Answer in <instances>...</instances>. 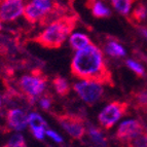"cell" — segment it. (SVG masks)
Instances as JSON below:
<instances>
[{
	"mask_svg": "<svg viewBox=\"0 0 147 147\" xmlns=\"http://www.w3.org/2000/svg\"><path fill=\"white\" fill-rule=\"evenodd\" d=\"M71 73L81 80H93L101 84L114 86L112 73L107 66L103 53L93 43L77 51L74 55L71 62Z\"/></svg>",
	"mask_w": 147,
	"mask_h": 147,
	"instance_id": "obj_1",
	"label": "cell"
},
{
	"mask_svg": "<svg viewBox=\"0 0 147 147\" xmlns=\"http://www.w3.org/2000/svg\"><path fill=\"white\" fill-rule=\"evenodd\" d=\"M77 24V17L64 15L58 18L33 38L35 43L49 49H59L66 41Z\"/></svg>",
	"mask_w": 147,
	"mask_h": 147,
	"instance_id": "obj_2",
	"label": "cell"
},
{
	"mask_svg": "<svg viewBox=\"0 0 147 147\" xmlns=\"http://www.w3.org/2000/svg\"><path fill=\"white\" fill-rule=\"evenodd\" d=\"M47 76L44 75L40 69H34L31 74L21 77L19 80V88L30 103H33L37 97H39L47 88Z\"/></svg>",
	"mask_w": 147,
	"mask_h": 147,
	"instance_id": "obj_3",
	"label": "cell"
},
{
	"mask_svg": "<svg viewBox=\"0 0 147 147\" xmlns=\"http://www.w3.org/2000/svg\"><path fill=\"white\" fill-rule=\"evenodd\" d=\"M129 108L130 104L125 101H112L99 113V123L105 130H110L120 118L127 114Z\"/></svg>",
	"mask_w": 147,
	"mask_h": 147,
	"instance_id": "obj_4",
	"label": "cell"
},
{
	"mask_svg": "<svg viewBox=\"0 0 147 147\" xmlns=\"http://www.w3.org/2000/svg\"><path fill=\"white\" fill-rule=\"evenodd\" d=\"M53 116L71 138L75 140H80L84 138L86 130L84 120L81 116L68 112L53 113Z\"/></svg>",
	"mask_w": 147,
	"mask_h": 147,
	"instance_id": "obj_5",
	"label": "cell"
},
{
	"mask_svg": "<svg viewBox=\"0 0 147 147\" xmlns=\"http://www.w3.org/2000/svg\"><path fill=\"white\" fill-rule=\"evenodd\" d=\"M73 90L79 98L90 106L99 102L104 95L102 84L93 80H81L76 82L73 86Z\"/></svg>",
	"mask_w": 147,
	"mask_h": 147,
	"instance_id": "obj_6",
	"label": "cell"
},
{
	"mask_svg": "<svg viewBox=\"0 0 147 147\" xmlns=\"http://www.w3.org/2000/svg\"><path fill=\"white\" fill-rule=\"evenodd\" d=\"M146 130V127L138 119L125 120L119 125L115 133V139L120 144H125L132 139L140 135L143 131Z\"/></svg>",
	"mask_w": 147,
	"mask_h": 147,
	"instance_id": "obj_7",
	"label": "cell"
},
{
	"mask_svg": "<svg viewBox=\"0 0 147 147\" xmlns=\"http://www.w3.org/2000/svg\"><path fill=\"white\" fill-rule=\"evenodd\" d=\"M24 11V0H0V22H13Z\"/></svg>",
	"mask_w": 147,
	"mask_h": 147,
	"instance_id": "obj_8",
	"label": "cell"
},
{
	"mask_svg": "<svg viewBox=\"0 0 147 147\" xmlns=\"http://www.w3.org/2000/svg\"><path fill=\"white\" fill-rule=\"evenodd\" d=\"M6 121L9 127L16 131H22L28 125V116L20 108H12L6 113Z\"/></svg>",
	"mask_w": 147,
	"mask_h": 147,
	"instance_id": "obj_9",
	"label": "cell"
},
{
	"mask_svg": "<svg viewBox=\"0 0 147 147\" xmlns=\"http://www.w3.org/2000/svg\"><path fill=\"white\" fill-rule=\"evenodd\" d=\"M131 104L137 111L147 114V88H140L131 92Z\"/></svg>",
	"mask_w": 147,
	"mask_h": 147,
	"instance_id": "obj_10",
	"label": "cell"
},
{
	"mask_svg": "<svg viewBox=\"0 0 147 147\" xmlns=\"http://www.w3.org/2000/svg\"><path fill=\"white\" fill-rule=\"evenodd\" d=\"M69 44L75 51H80L91 45L92 40L88 35L84 33H73L69 37Z\"/></svg>",
	"mask_w": 147,
	"mask_h": 147,
	"instance_id": "obj_11",
	"label": "cell"
},
{
	"mask_svg": "<svg viewBox=\"0 0 147 147\" xmlns=\"http://www.w3.org/2000/svg\"><path fill=\"white\" fill-rule=\"evenodd\" d=\"M105 53L112 58H123L125 55V47L116 40H108L104 45Z\"/></svg>",
	"mask_w": 147,
	"mask_h": 147,
	"instance_id": "obj_12",
	"label": "cell"
},
{
	"mask_svg": "<svg viewBox=\"0 0 147 147\" xmlns=\"http://www.w3.org/2000/svg\"><path fill=\"white\" fill-rule=\"evenodd\" d=\"M91 13L94 18L97 19H104V18H109L111 15L109 8L104 4L100 0H94L91 4Z\"/></svg>",
	"mask_w": 147,
	"mask_h": 147,
	"instance_id": "obj_13",
	"label": "cell"
},
{
	"mask_svg": "<svg viewBox=\"0 0 147 147\" xmlns=\"http://www.w3.org/2000/svg\"><path fill=\"white\" fill-rule=\"evenodd\" d=\"M131 22L133 24L139 25L147 18V6L144 3L140 2L136 5V7L132 10L131 13Z\"/></svg>",
	"mask_w": 147,
	"mask_h": 147,
	"instance_id": "obj_14",
	"label": "cell"
},
{
	"mask_svg": "<svg viewBox=\"0 0 147 147\" xmlns=\"http://www.w3.org/2000/svg\"><path fill=\"white\" fill-rule=\"evenodd\" d=\"M88 137L91 138L92 141L95 142L96 144L100 145V146H106L107 145V137L100 129L94 127V125H91L88 129Z\"/></svg>",
	"mask_w": 147,
	"mask_h": 147,
	"instance_id": "obj_15",
	"label": "cell"
},
{
	"mask_svg": "<svg viewBox=\"0 0 147 147\" xmlns=\"http://www.w3.org/2000/svg\"><path fill=\"white\" fill-rule=\"evenodd\" d=\"M53 86H54L57 94L61 97H66L70 93V86H69L68 81L62 76H56L53 79Z\"/></svg>",
	"mask_w": 147,
	"mask_h": 147,
	"instance_id": "obj_16",
	"label": "cell"
},
{
	"mask_svg": "<svg viewBox=\"0 0 147 147\" xmlns=\"http://www.w3.org/2000/svg\"><path fill=\"white\" fill-rule=\"evenodd\" d=\"M136 0H110L111 4L120 15L129 16L131 8Z\"/></svg>",
	"mask_w": 147,
	"mask_h": 147,
	"instance_id": "obj_17",
	"label": "cell"
},
{
	"mask_svg": "<svg viewBox=\"0 0 147 147\" xmlns=\"http://www.w3.org/2000/svg\"><path fill=\"white\" fill-rule=\"evenodd\" d=\"M28 125H30V130H34V129H47V123L43 119L41 115L38 113H31L28 116Z\"/></svg>",
	"mask_w": 147,
	"mask_h": 147,
	"instance_id": "obj_18",
	"label": "cell"
},
{
	"mask_svg": "<svg viewBox=\"0 0 147 147\" xmlns=\"http://www.w3.org/2000/svg\"><path fill=\"white\" fill-rule=\"evenodd\" d=\"M120 147H147V129L140 135L132 139L125 144H120Z\"/></svg>",
	"mask_w": 147,
	"mask_h": 147,
	"instance_id": "obj_19",
	"label": "cell"
},
{
	"mask_svg": "<svg viewBox=\"0 0 147 147\" xmlns=\"http://www.w3.org/2000/svg\"><path fill=\"white\" fill-rule=\"evenodd\" d=\"M125 65H127V68L131 69L138 77L143 78L145 76V69L140 63L134 61V60H127V61H125Z\"/></svg>",
	"mask_w": 147,
	"mask_h": 147,
	"instance_id": "obj_20",
	"label": "cell"
},
{
	"mask_svg": "<svg viewBox=\"0 0 147 147\" xmlns=\"http://www.w3.org/2000/svg\"><path fill=\"white\" fill-rule=\"evenodd\" d=\"M5 147H26V142H25L24 137L21 134H17L10 138Z\"/></svg>",
	"mask_w": 147,
	"mask_h": 147,
	"instance_id": "obj_21",
	"label": "cell"
},
{
	"mask_svg": "<svg viewBox=\"0 0 147 147\" xmlns=\"http://www.w3.org/2000/svg\"><path fill=\"white\" fill-rule=\"evenodd\" d=\"M52 103H53V98L52 96L49 95V94H45V95L40 99V105L43 109L45 110H49L51 106H52Z\"/></svg>",
	"mask_w": 147,
	"mask_h": 147,
	"instance_id": "obj_22",
	"label": "cell"
},
{
	"mask_svg": "<svg viewBox=\"0 0 147 147\" xmlns=\"http://www.w3.org/2000/svg\"><path fill=\"white\" fill-rule=\"evenodd\" d=\"M45 135H47L49 137H51L53 140H54V141H56V142H58V143L63 142V139H62L61 136H60L58 133L54 132V131H52V130H47V131H45Z\"/></svg>",
	"mask_w": 147,
	"mask_h": 147,
	"instance_id": "obj_23",
	"label": "cell"
},
{
	"mask_svg": "<svg viewBox=\"0 0 147 147\" xmlns=\"http://www.w3.org/2000/svg\"><path fill=\"white\" fill-rule=\"evenodd\" d=\"M45 129H34L32 130V134L34 135V137L38 140H43L44 136H45Z\"/></svg>",
	"mask_w": 147,
	"mask_h": 147,
	"instance_id": "obj_24",
	"label": "cell"
},
{
	"mask_svg": "<svg viewBox=\"0 0 147 147\" xmlns=\"http://www.w3.org/2000/svg\"><path fill=\"white\" fill-rule=\"evenodd\" d=\"M140 32L142 33V35H144L145 37L147 38V28H144V27H140L139 28Z\"/></svg>",
	"mask_w": 147,
	"mask_h": 147,
	"instance_id": "obj_25",
	"label": "cell"
},
{
	"mask_svg": "<svg viewBox=\"0 0 147 147\" xmlns=\"http://www.w3.org/2000/svg\"><path fill=\"white\" fill-rule=\"evenodd\" d=\"M1 29H2V25H1V22H0V31H1Z\"/></svg>",
	"mask_w": 147,
	"mask_h": 147,
	"instance_id": "obj_26",
	"label": "cell"
},
{
	"mask_svg": "<svg viewBox=\"0 0 147 147\" xmlns=\"http://www.w3.org/2000/svg\"><path fill=\"white\" fill-rule=\"evenodd\" d=\"M1 102H2V100H1V97H0V107H1Z\"/></svg>",
	"mask_w": 147,
	"mask_h": 147,
	"instance_id": "obj_27",
	"label": "cell"
}]
</instances>
